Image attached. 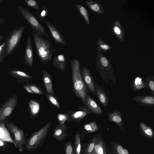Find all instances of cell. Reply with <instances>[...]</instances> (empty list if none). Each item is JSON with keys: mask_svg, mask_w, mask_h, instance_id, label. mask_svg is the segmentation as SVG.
Listing matches in <instances>:
<instances>
[{"mask_svg": "<svg viewBox=\"0 0 154 154\" xmlns=\"http://www.w3.org/2000/svg\"><path fill=\"white\" fill-rule=\"evenodd\" d=\"M72 72L73 89L75 96L81 99L83 103L86 102L85 96L87 94V88L83 80L79 60L74 58L70 62Z\"/></svg>", "mask_w": 154, "mask_h": 154, "instance_id": "cell-1", "label": "cell"}, {"mask_svg": "<svg viewBox=\"0 0 154 154\" xmlns=\"http://www.w3.org/2000/svg\"><path fill=\"white\" fill-rule=\"evenodd\" d=\"M37 56L40 62L45 64L51 61L54 52L56 50L51 42L39 33L32 34Z\"/></svg>", "mask_w": 154, "mask_h": 154, "instance_id": "cell-2", "label": "cell"}, {"mask_svg": "<svg viewBox=\"0 0 154 154\" xmlns=\"http://www.w3.org/2000/svg\"><path fill=\"white\" fill-rule=\"evenodd\" d=\"M96 68L103 79L106 83L116 84L113 68L109 60L101 52H97L96 56Z\"/></svg>", "mask_w": 154, "mask_h": 154, "instance_id": "cell-3", "label": "cell"}, {"mask_svg": "<svg viewBox=\"0 0 154 154\" xmlns=\"http://www.w3.org/2000/svg\"><path fill=\"white\" fill-rule=\"evenodd\" d=\"M51 125V122H49L38 131L33 133L27 139L23 150L33 151L41 146L48 135Z\"/></svg>", "mask_w": 154, "mask_h": 154, "instance_id": "cell-4", "label": "cell"}, {"mask_svg": "<svg viewBox=\"0 0 154 154\" xmlns=\"http://www.w3.org/2000/svg\"><path fill=\"white\" fill-rule=\"evenodd\" d=\"M25 28L24 26H18L6 34L7 35L5 41L6 42L7 56H11L16 51Z\"/></svg>", "mask_w": 154, "mask_h": 154, "instance_id": "cell-5", "label": "cell"}, {"mask_svg": "<svg viewBox=\"0 0 154 154\" xmlns=\"http://www.w3.org/2000/svg\"><path fill=\"white\" fill-rule=\"evenodd\" d=\"M17 8L23 18L30 26L32 31L35 33H39L43 36L49 37L45 27L30 11L20 6H17Z\"/></svg>", "mask_w": 154, "mask_h": 154, "instance_id": "cell-6", "label": "cell"}, {"mask_svg": "<svg viewBox=\"0 0 154 154\" xmlns=\"http://www.w3.org/2000/svg\"><path fill=\"white\" fill-rule=\"evenodd\" d=\"M9 119L8 118L5 121V126L14 136L12 140L15 147L21 152L26 143V135L25 134L23 130L18 128L14 123L9 121Z\"/></svg>", "mask_w": 154, "mask_h": 154, "instance_id": "cell-7", "label": "cell"}, {"mask_svg": "<svg viewBox=\"0 0 154 154\" xmlns=\"http://www.w3.org/2000/svg\"><path fill=\"white\" fill-rule=\"evenodd\" d=\"M17 103L18 98L15 94L5 100L0 107V123L9 118Z\"/></svg>", "mask_w": 154, "mask_h": 154, "instance_id": "cell-8", "label": "cell"}, {"mask_svg": "<svg viewBox=\"0 0 154 154\" xmlns=\"http://www.w3.org/2000/svg\"><path fill=\"white\" fill-rule=\"evenodd\" d=\"M78 110L75 111H69L66 112L69 117L67 122L71 121L79 123L85 117L92 113L84 105L78 107Z\"/></svg>", "mask_w": 154, "mask_h": 154, "instance_id": "cell-9", "label": "cell"}, {"mask_svg": "<svg viewBox=\"0 0 154 154\" xmlns=\"http://www.w3.org/2000/svg\"><path fill=\"white\" fill-rule=\"evenodd\" d=\"M33 52L31 37H28L26 42L25 53L23 59V63L29 67L33 65Z\"/></svg>", "mask_w": 154, "mask_h": 154, "instance_id": "cell-10", "label": "cell"}, {"mask_svg": "<svg viewBox=\"0 0 154 154\" xmlns=\"http://www.w3.org/2000/svg\"><path fill=\"white\" fill-rule=\"evenodd\" d=\"M44 23L47 25L54 40L56 44H61L65 46L66 43L65 38L57 28L51 23L44 20Z\"/></svg>", "mask_w": 154, "mask_h": 154, "instance_id": "cell-11", "label": "cell"}, {"mask_svg": "<svg viewBox=\"0 0 154 154\" xmlns=\"http://www.w3.org/2000/svg\"><path fill=\"white\" fill-rule=\"evenodd\" d=\"M8 74L16 79L17 83L24 85V83L28 82L32 78L26 72L17 68H14L8 72Z\"/></svg>", "mask_w": 154, "mask_h": 154, "instance_id": "cell-12", "label": "cell"}, {"mask_svg": "<svg viewBox=\"0 0 154 154\" xmlns=\"http://www.w3.org/2000/svg\"><path fill=\"white\" fill-rule=\"evenodd\" d=\"M82 70V76L85 84L91 92L96 94L95 82L90 72L86 66H84Z\"/></svg>", "mask_w": 154, "mask_h": 154, "instance_id": "cell-13", "label": "cell"}, {"mask_svg": "<svg viewBox=\"0 0 154 154\" xmlns=\"http://www.w3.org/2000/svg\"><path fill=\"white\" fill-rule=\"evenodd\" d=\"M68 134L67 126L64 124H59L54 129L52 136L58 141L64 140L66 138Z\"/></svg>", "mask_w": 154, "mask_h": 154, "instance_id": "cell-14", "label": "cell"}, {"mask_svg": "<svg viewBox=\"0 0 154 154\" xmlns=\"http://www.w3.org/2000/svg\"><path fill=\"white\" fill-rule=\"evenodd\" d=\"M85 100V105L92 113L97 115L103 114V112L102 109L89 95L87 94L86 95Z\"/></svg>", "mask_w": 154, "mask_h": 154, "instance_id": "cell-15", "label": "cell"}, {"mask_svg": "<svg viewBox=\"0 0 154 154\" xmlns=\"http://www.w3.org/2000/svg\"><path fill=\"white\" fill-rule=\"evenodd\" d=\"M96 94L99 102L105 107H106L109 105V99L103 89L97 83H94Z\"/></svg>", "mask_w": 154, "mask_h": 154, "instance_id": "cell-16", "label": "cell"}, {"mask_svg": "<svg viewBox=\"0 0 154 154\" xmlns=\"http://www.w3.org/2000/svg\"><path fill=\"white\" fill-rule=\"evenodd\" d=\"M53 66L63 72L66 70V60L65 55L61 53L54 57L52 61Z\"/></svg>", "mask_w": 154, "mask_h": 154, "instance_id": "cell-17", "label": "cell"}, {"mask_svg": "<svg viewBox=\"0 0 154 154\" xmlns=\"http://www.w3.org/2000/svg\"><path fill=\"white\" fill-rule=\"evenodd\" d=\"M111 29L113 34L120 41L122 42L125 41L123 30L119 20H116L113 22Z\"/></svg>", "mask_w": 154, "mask_h": 154, "instance_id": "cell-18", "label": "cell"}, {"mask_svg": "<svg viewBox=\"0 0 154 154\" xmlns=\"http://www.w3.org/2000/svg\"><path fill=\"white\" fill-rule=\"evenodd\" d=\"M29 117L31 119H34L37 117L41 109L40 103L34 100H29L28 103Z\"/></svg>", "mask_w": 154, "mask_h": 154, "instance_id": "cell-19", "label": "cell"}, {"mask_svg": "<svg viewBox=\"0 0 154 154\" xmlns=\"http://www.w3.org/2000/svg\"><path fill=\"white\" fill-rule=\"evenodd\" d=\"M135 101L143 106L152 108L154 106V97L153 96L137 95L133 98Z\"/></svg>", "mask_w": 154, "mask_h": 154, "instance_id": "cell-20", "label": "cell"}, {"mask_svg": "<svg viewBox=\"0 0 154 154\" xmlns=\"http://www.w3.org/2000/svg\"><path fill=\"white\" fill-rule=\"evenodd\" d=\"M42 80L45 87L46 94H51L55 96L51 78L48 72L45 70L43 71Z\"/></svg>", "mask_w": 154, "mask_h": 154, "instance_id": "cell-21", "label": "cell"}, {"mask_svg": "<svg viewBox=\"0 0 154 154\" xmlns=\"http://www.w3.org/2000/svg\"><path fill=\"white\" fill-rule=\"evenodd\" d=\"M85 3L88 7L94 12L100 15L105 14L103 6L99 2L92 0H88Z\"/></svg>", "mask_w": 154, "mask_h": 154, "instance_id": "cell-22", "label": "cell"}, {"mask_svg": "<svg viewBox=\"0 0 154 154\" xmlns=\"http://www.w3.org/2000/svg\"><path fill=\"white\" fill-rule=\"evenodd\" d=\"M109 120L114 122L120 126L123 124V119L122 114L119 109L116 110L114 109L112 112H109L107 114Z\"/></svg>", "mask_w": 154, "mask_h": 154, "instance_id": "cell-23", "label": "cell"}, {"mask_svg": "<svg viewBox=\"0 0 154 154\" xmlns=\"http://www.w3.org/2000/svg\"><path fill=\"white\" fill-rule=\"evenodd\" d=\"M0 139L6 142L13 143L4 122L0 123Z\"/></svg>", "mask_w": 154, "mask_h": 154, "instance_id": "cell-24", "label": "cell"}, {"mask_svg": "<svg viewBox=\"0 0 154 154\" xmlns=\"http://www.w3.org/2000/svg\"><path fill=\"white\" fill-rule=\"evenodd\" d=\"M74 6L84 21L87 24L89 25V14L86 8L83 5L80 4H76Z\"/></svg>", "mask_w": 154, "mask_h": 154, "instance_id": "cell-25", "label": "cell"}, {"mask_svg": "<svg viewBox=\"0 0 154 154\" xmlns=\"http://www.w3.org/2000/svg\"><path fill=\"white\" fill-rule=\"evenodd\" d=\"M131 87L134 91H137L143 88H146V86L142 78L137 76L134 78L131 84Z\"/></svg>", "mask_w": 154, "mask_h": 154, "instance_id": "cell-26", "label": "cell"}, {"mask_svg": "<svg viewBox=\"0 0 154 154\" xmlns=\"http://www.w3.org/2000/svg\"><path fill=\"white\" fill-rule=\"evenodd\" d=\"M96 45L97 53L102 52L106 53L112 48L110 45L103 41L100 38L97 41Z\"/></svg>", "mask_w": 154, "mask_h": 154, "instance_id": "cell-27", "label": "cell"}, {"mask_svg": "<svg viewBox=\"0 0 154 154\" xmlns=\"http://www.w3.org/2000/svg\"><path fill=\"white\" fill-rule=\"evenodd\" d=\"M73 147L75 154H81V136L79 131H77L75 134Z\"/></svg>", "mask_w": 154, "mask_h": 154, "instance_id": "cell-28", "label": "cell"}, {"mask_svg": "<svg viewBox=\"0 0 154 154\" xmlns=\"http://www.w3.org/2000/svg\"><path fill=\"white\" fill-rule=\"evenodd\" d=\"M145 83L152 96H154V76L149 75L145 78Z\"/></svg>", "mask_w": 154, "mask_h": 154, "instance_id": "cell-29", "label": "cell"}, {"mask_svg": "<svg viewBox=\"0 0 154 154\" xmlns=\"http://www.w3.org/2000/svg\"><path fill=\"white\" fill-rule=\"evenodd\" d=\"M139 126L145 134L150 137L152 136L153 133L152 129L145 123L143 122H140Z\"/></svg>", "mask_w": 154, "mask_h": 154, "instance_id": "cell-30", "label": "cell"}, {"mask_svg": "<svg viewBox=\"0 0 154 154\" xmlns=\"http://www.w3.org/2000/svg\"><path fill=\"white\" fill-rule=\"evenodd\" d=\"M6 42L5 41L0 44V64L6 56Z\"/></svg>", "mask_w": 154, "mask_h": 154, "instance_id": "cell-31", "label": "cell"}, {"mask_svg": "<svg viewBox=\"0 0 154 154\" xmlns=\"http://www.w3.org/2000/svg\"><path fill=\"white\" fill-rule=\"evenodd\" d=\"M26 85L30 88L34 94L43 95L44 92L43 90L38 85L32 84H27Z\"/></svg>", "mask_w": 154, "mask_h": 154, "instance_id": "cell-32", "label": "cell"}, {"mask_svg": "<svg viewBox=\"0 0 154 154\" xmlns=\"http://www.w3.org/2000/svg\"><path fill=\"white\" fill-rule=\"evenodd\" d=\"M23 2L28 6L34 10H39L40 7L36 0H23Z\"/></svg>", "mask_w": 154, "mask_h": 154, "instance_id": "cell-33", "label": "cell"}, {"mask_svg": "<svg viewBox=\"0 0 154 154\" xmlns=\"http://www.w3.org/2000/svg\"><path fill=\"white\" fill-rule=\"evenodd\" d=\"M84 128L88 132H93L97 130L98 127L95 122H93L85 125Z\"/></svg>", "mask_w": 154, "mask_h": 154, "instance_id": "cell-34", "label": "cell"}, {"mask_svg": "<svg viewBox=\"0 0 154 154\" xmlns=\"http://www.w3.org/2000/svg\"><path fill=\"white\" fill-rule=\"evenodd\" d=\"M64 150L65 154H75L71 140L67 142L65 144Z\"/></svg>", "mask_w": 154, "mask_h": 154, "instance_id": "cell-35", "label": "cell"}, {"mask_svg": "<svg viewBox=\"0 0 154 154\" xmlns=\"http://www.w3.org/2000/svg\"><path fill=\"white\" fill-rule=\"evenodd\" d=\"M49 101L51 104L58 108L60 107V103L55 96L51 94H46Z\"/></svg>", "mask_w": 154, "mask_h": 154, "instance_id": "cell-36", "label": "cell"}, {"mask_svg": "<svg viewBox=\"0 0 154 154\" xmlns=\"http://www.w3.org/2000/svg\"><path fill=\"white\" fill-rule=\"evenodd\" d=\"M48 14V10L45 6L42 7L39 13L37 14L38 19L40 20H44Z\"/></svg>", "mask_w": 154, "mask_h": 154, "instance_id": "cell-37", "label": "cell"}, {"mask_svg": "<svg viewBox=\"0 0 154 154\" xmlns=\"http://www.w3.org/2000/svg\"><path fill=\"white\" fill-rule=\"evenodd\" d=\"M57 119L60 124H63L66 121H67L69 117L66 113H59L57 115Z\"/></svg>", "mask_w": 154, "mask_h": 154, "instance_id": "cell-38", "label": "cell"}, {"mask_svg": "<svg viewBox=\"0 0 154 154\" xmlns=\"http://www.w3.org/2000/svg\"><path fill=\"white\" fill-rule=\"evenodd\" d=\"M95 143V140L94 139L88 145V146L85 149L84 154H90L93 149Z\"/></svg>", "mask_w": 154, "mask_h": 154, "instance_id": "cell-39", "label": "cell"}, {"mask_svg": "<svg viewBox=\"0 0 154 154\" xmlns=\"http://www.w3.org/2000/svg\"><path fill=\"white\" fill-rule=\"evenodd\" d=\"M9 148V144L6 142L0 139V151L5 152Z\"/></svg>", "mask_w": 154, "mask_h": 154, "instance_id": "cell-40", "label": "cell"}, {"mask_svg": "<svg viewBox=\"0 0 154 154\" xmlns=\"http://www.w3.org/2000/svg\"><path fill=\"white\" fill-rule=\"evenodd\" d=\"M9 21V20L7 18L0 17V24H3L7 23Z\"/></svg>", "mask_w": 154, "mask_h": 154, "instance_id": "cell-41", "label": "cell"}, {"mask_svg": "<svg viewBox=\"0 0 154 154\" xmlns=\"http://www.w3.org/2000/svg\"><path fill=\"white\" fill-rule=\"evenodd\" d=\"M123 148L121 146H118L117 147V151L119 154H122L123 151Z\"/></svg>", "mask_w": 154, "mask_h": 154, "instance_id": "cell-42", "label": "cell"}, {"mask_svg": "<svg viewBox=\"0 0 154 154\" xmlns=\"http://www.w3.org/2000/svg\"><path fill=\"white\" fill-rule=\"evenodd\" d=\"M101 146L99 144H96L94 146V150L95 151L98 153H100V150Z\"/></svg>", "mask_w": 154, "mask_h": 154, "instance_id": "cell-43", "label": "cell"}, {"mask_svg": "<svg viewBox=\"0 0 154 154\" xmlns=\"http://www.w3.org/2000/svg\"><path fill=\"white\" fill-rule=\"evenodd\" d=\"M23 87L29 93L34 94L33 92L31 91L30 88L26 84L23 85Z\"/></svg>", "mask_w": 154, "mask_h": 154, "instance_id": "cell-44", "label": "cell"}, {"mask_svg": "<svg viewBox=\"0 0 154 154\" xmlns=\"http://www.w3.org/2000/svg\"><path fill=\"white\" fill-rule=\"evenodd\" d=\"M4 36L2 35V34H0V43L2 42V40L4 38Z\"/></svg>", "mask_w": 154, "mask_h": 154, "instance_id": "cell-45", "label": "cell"}, {"mask_svg": "<svg viewBox=\"0 0 154 154\" xmlns=\"http://www.w3.org/2000/svg\"><path fill=\"white\" fill-rule=\"evenodd\" d=\"M122 154H128V151L126 149H124Z\"/></svg>", "mask_w": 154, "mask_h": 154, "instance_id": "cell-46", "label": "cell"}, {"mask_svg": "<svg viewBox=\"0 0 154 154\" xmlns=\"http://www.w3.org/2000/svg\"><path fill=\"white\" fill-rule=\"evenodd\" d=\"M99 154H103V148L102 147V146L101 147V148H100Z\"/></svg>", "mask_w": 154, "mask_h": 154, "instance_id": "cell-47", "label": "cell"}, {"mask_svg": "<svg viewBox=\"0 0 154 154\" xmlns=\"http://www.w3.org/2000/svg\"><path fill=\"white\" fill-rule=\"evenodd\" d=\"M4 0H0V4L2 5L3 4Z\"/></svg>", "mask_w": 154, "mask_h": 154, "instance_id": "cell-48", "label": "cell"}]
</instances>
